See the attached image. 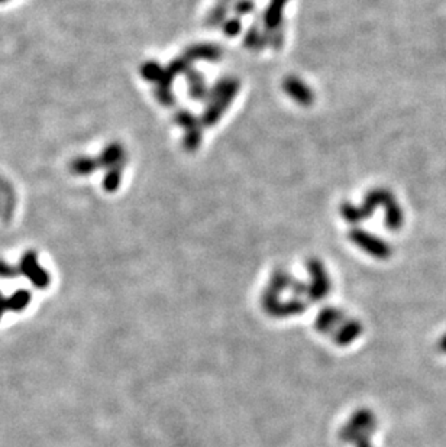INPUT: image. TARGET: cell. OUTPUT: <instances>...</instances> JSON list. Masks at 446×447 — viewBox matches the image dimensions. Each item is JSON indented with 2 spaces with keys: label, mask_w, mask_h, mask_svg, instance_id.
Segmentation results:
<instances>
[{
  "label": "cell",
  "mask_w": 446,
  "mask_h": 447,
  "mask_svg": "<svg viewBox=\"0 0 446 447\" xmlns=\"http://www.w3.org/2000/svg\"><path fill=\"white\" fill-rule=\"evenodd\" d=\"M268 45V32H259L255 26H253L245 35V47L251 49H262Z\"/></svg>",
  "instance_id": "cell-13"
},
{
  "label": "cell",
  "mask_w": 446,
  "mask_h": 447,
  "mask_svg": "<svg viewBox=\"0 0 446 447\" xmlns=\"http://www.w3.org/2000/svg\"><path fill=\"white\" fill-rule=\"evenodd\" d=\"M31 301H32V295L30 291L19 290L6 298V310H10L13 313H21L25 309L30 307Z\"/></svg>",
  "instance_id": "cell-12"
},
{
  "label": "cell",
  "mask_w": 446,
  "mask_h": 447,
  "mask_svg": "<svg viewBox=\"0 0 446 447\" xmlns=\"http://www.w3.org/2000/svg\"><path fill=\"white\" fill-rule=\"evenodd\" d=\"M345 320V314L342 310L335 307L323 309L316 319H314V327L320 333H335L336 328Z\"/></svg>",
  "instance_id": "cell-7"
},
{
  "label": "cell",
  "mask_w": 446,
  "mask_h": 447,
  "mask_svg": "<svg viewBox=\"0 0 446 447\" xmlns=\"http://www.w3.org/2000/svg\"><path fill=\"white\" fill-rule=\"evenodd\" d=\"M13 269L9 268L5 264H0V278H12L13 277Z\"/></svg>",
  "instance_id": "cell-25"
},
{
  "label": "cell",
  "mask_w": 446,
  "mask_h": 447,
  "mask_svg": "<svg viewBox=\"0 0 446 447\" xmlns=\"http://www.w3.org/2000/svg\"><path fill=\"white\" fill-rule=\"evenodd\" d=\"M155 97L159 99V101L163 104V106H173L176 97L172 91V87H164L159 86L155 90Z\"/></svg>",
  "instance_id": "cell-19"
},
{
  "label": "cell",
  "mask_w": 446,
  "mask_h": 447,
  "mask_svg": "<svg viewBox=\"0 0 446 447\" xmlns=\"http://www.w3.org/2000/svg\"><path fill=\"white\" fill-rule=\"evenodd\" d=\"M3 313H5V309H3L2 306H0V319H2V315H3Z\"/></svg>",
  "instance_id": "cell-27"
},
{
  "label": "cell",
  "mask_w": 446,
  "mask_h": 447,
  "mask_svg": "<svg viewBox=\"0 0 446 447\" xmlns=\"http://www.w3.org/2000/svg\"><path fill=\"white\" fill-rule=\"evenodd\" d=\"M202 143V130L198 126H194L191 129L186 130V136H185V147L187 151H196L199 148Z\"/></svg>",
  "instance_id": "cell-17"
},
{
  "label": "cell",
  "mask_w": 446,
  "mask_h": 447,
  "mask_svg": "<svg viewBox=\"0 0 446 447\" xmlns=\"http://www.w3.org/2000/svg\"><path fill=\"white\" fill-rule=\"evenodd\" d=\"M165 70L161 67L159 62H148L142 67L141 74L147 78L148 82H156L160 83V80L163 78Z\"/></svg>",
  "instance_id": "cell-15"
},
{
  "label": "cell",
  "mask_w": 446,
  "mask_h": 447,
  "mask_svg": "<svg viewBox=\"0 0 446 447\" xmlns=\"http://www.w3.org/2000/svg\"><path fill=\"white\" fill-rule=\"evenodd\" d=\"M287 2L288 0H271L266 13H264V23L267 26V29L272 31V29L280 28L284 8H285Z\"/></svg>",
  "instance_id": "cell-11"
},
{
  "label": "cell",
  "mask_w": 446,
  "mask_h": 447,
  "mask_svg": "<svg viewBox=\"0 0 446 447\" xmlns=\"http://www.w3.org/2000/svg\"><path fill=\"white\" fill-rule=\"evenodd\" d=\"M364 332V327L358 320H344L333 335L335 343L340 348L351 345L352 341H355L361 333Z\"/></svg>",
  "instance_id": "cell-9"
},
{
  "label": "cell",
  "mask_w": 446,
  "mask_h": 447,
  "mask_svg": "<svg viewBox=\"0 0 446 447\" xmlns=\"http://www.w3.org/2000/svg\"><path fill=\"white\" fill-rule=\"evenodd\" d=\"M285 93L294 99L301 106H310L314 100V95L306 83H303L297 77H287L283 84Z\"/></svg>",
  "instance_id": "cell-8"
},
{
  "label": "cell",
  "mask_w": 446,
  "mask_h": 447,
  "mask_svg": "<svg viewBox=\"0 0 446 447\" xmlns=\"http://www.w3.org/2000/svg\"><path fill=\"white\" fill-rule=\"evenodd\" d=\"M238 91L239 82L236 80V78H220L212 88L211 93H209L211 103L207 104L202 122L204 125H215L220 119L222 113L229 108L231 101L238 95Z\"/></svg>",
  "instance_id": "cell-1"
},
{
  "label": "cell",
  "mask_w": 446,
  "mask_h": 447,
  "mask_svg": "<svg viewBox=\"0 0 446 447\" xmlns=\"http://www.w3.org/2000/svg\"><path fill=\"white\" fill-rule=\"evenodd\" d=\"M283 43H284L283 29L280 31V28H277L268 32V47H272L274 49H280L283 47Z\"/></svg>",
  "instance_id": "cell-22"
},
{
  "label": "cell",
  "mask_w": 446,
  "mask_h": 447,
  "mask_svg": "<svg viewBox=\"0 0 446 447\" xmlns=\"http://www.w3.org/2000/svg\"><path fill=\"white\" fill-rule=\"evenodd\" d=\"M21 272L31 281L32 285L39 288V290H45V288L51 284V277L48 275V272L44 268L39 267L36 256L32 252H28L22 258Z\"/></svg>",
  "instance_id": "cell-6"
},
{
  "label": "cell",
  "mask_w": 446,
  "mask_h": 447,
  "mask_svg": "<svg viewBox=\"0 0 446 447\" xmlns=\"http://www.w3.org/2000/svg\"><path fill=\"white\" fill-rule=\"evenodd\" d=\"M438 348L442 353H446V335L439 340V343H438Z\"/></svg>",
  "instance_id": "cell-26"
},
{
  "label": "cell",
  "mask_w": 446,
  "mask_h": 447,
  "mask_svg": "<svg viewBox=\"0 0 446 447\" xmlns=\"http://www.w3.org/2000/svg\"><path fill=\"white\" fill-rule=\"evenodd\" d=\"M235 10L239 13V15H246V13H251L254 10V3L251 0H238L235 5Z\"/></svg>",
  "instance_id": "cell-24"
},
{
  "label": "cell",
  "mask_w": 446,
  "mask_h": 447,
  "mask_svg": "<svg viewBox=\"0 0 446 447\" xmlns=\"http://www.w3.org/2000/svg\"><path fill=\"white\" fill-rule=\"evenodd\" d=\"M225 2H229V0H225Z\"/></svg>",
  "instance_id": "cell-28"
},
{
  "label": "cell",
  "mask_w": 446,
  "mask_h": 447,
  "mask_svg": "<svg viewBox=\"0 0 446 447\" xmlns=\"http://www.w3.org/2000/svg\"><path fill=\"white\" fill-rule=\"evenodd\" d=\"M121 178H122V167H115V169L112 171V173H109L106 180H104V187L110 191L116 190L117 187H119Z\"/></svg>",
  "instance_id": "cell-21"
},
{
  "label": "cell",
  "mask_w": 446,
  "mask_h": 447,
  "mask_svg": "<svg viewBox=\"0 0 446 447\" xmlns=\"http://www.w3.org/2000/svg\"><path fill=\"white\" fill-rule=\"evenodd\" d=\"M102 158H103V162L106 165L122 167V164L125 162V152H124L121 145L113 143V145L106 148V151H104Z\"/></svg>",
  "instance_id": "cell-14"
},
{
  "label": "cell",
  "mask_w": 446,
  "mask_h": 447,
  "mask_svg": "<svg viewBox=\"0 0 446 447\" xmlns=\"http://www.w3.org/2000/svg\"><path fill=\"white\" fill-rule=\"evenodd\" d=\"M222 56V49L216 44H196L186 52V57L193 62L196 60L218 61Z\"/></svg>",
  "instance_id": "cell-10"
},
{
  "label": "cell",
  "mask_w": 446,
  "mask_h": 447,
  "mask_svg": "<svg viewBox=\"0 0 446 447\" xmlns=\"http://www.w3.org/2000/svg\"><path fill=\"white\" fill-rule=\"evenodd\" d=\"M226 16H228V6L225 3H219L211 10V13H209L207 23L211 26L223 25L226 21Z\"/></svg>",
  "instance_id": "cell-16"
},
{
  "label": "cell",
  "mask_w": 446,
  "mask_h": 447,
  "mask_svg": "<svg viewBox=\"0 0 446 447\" xmlns=\"http://www.w3.org/2000/svg\"><path fill=\"white\" fill-rule=\"evenodd\" d=\"M377 428V418L370 410H360L353 414L349 422L340 430V440L348 443H358L362 440H368L370 435Z\"/></svg>",
  "instance_id": "cell-2"
},
{
  "label": "cell",
  "mask_w": 446,
  "mask_h": 447,
  "mask_svg": "<svg viewBox=\"0 0 446 447\" xmlns=\"http://www.w3.org/2000/svg\"><path fill=\"white\" fill-rule=\"evenodd\" d=\"M174 119L180 126H183L186 130L191 129L194 126H198V119H196V117L187 110H180L178 113H176Z\"/></svg>",
  "instance_id": "cell-20"
},
{
  "label": "cell",
  "mask_w": 446,
  "mask_h": 447,
  "mask_svg": "<svg viewBox=\"0 0 446 447\" xmlns=\"http://www.w3.org/2000/svg\"><path fill=\"white\" fill-rule=\"evenodd\" d=\"M190 67H191V61L185 56V57H180V58H176L174 61H172V64H169V67L167 70L173 75H176V74L189 73L191 70Z\"/></svg>",
  "instance_id": "cell-18"
},
{
  "label": "cell",
  "mask_w": 446,
  "mask_h": 447,
  "mask_svg": "<svg viewBox=\"0 0 446 447\" xmlns=\"http://www.w3.org/2000/svg\"><path fill=\"white\" fill-rule=\"evenodd\" d=\"M223 29H225L228 36H235L241 32V22L239 19H228L223 23Z\"/></svg>",
  "instance_id": "cell-23"
},
{
  "label": "cell",
  "mask_w": 446,
  "mask_h": 447,
  "mask_svg": "<svg viewBox=\"0 0 446 447\" xmlns=\"http://www.w3.org/2000/svg\"><path fill=\"white\" fill-rule=\"evenodd\" d=\"M307 269L312 277L310 284L307 285V297L312 301H320L331 293V280L320 261L312 259L307 264Z\"/></svg>",
  "instance_id": "cell-4"
},
{
  "label": "cell",
  "mask_w": 446,
  "mask_h": 447,
  "mask_svg": "<svg viewBox=\"0 0 446 447\" xmlns=\"http://www.w3.org/2000/svg\"><path fill=\"white\" fill-rule=\"evenodd\" d=\"M262 307L264 310L271 314L272 317H287V315L300 314L306 310V304L298 298H294L293 301L283 302L280 300V294L268 290L262 295Z\"/></svg>",
  "instance_id": "cell-3"
},
{
  "label": "cell",
  "mask_w": 446,
  "mask_h": 447,
  "mask_svg": "<svg viewBox=\"0 0 446 447\" xmlns=\"http://www.w3.org/2000/svg\"><path fill=\"white\" fill-rule=\"evenodd\" d=\"M349 239L358 247H361L362 251L377 259H387L391 255V249L387 243H384L382 239H378L377 236H373L364 230L355 229L351 232Z\"/></svg>",
  "instance_id": "cell-5"
}]
</instances>
